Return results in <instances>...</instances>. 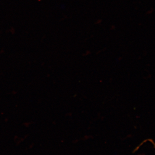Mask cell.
<instances>
[{"instance_id":"6da1fadb","label":"cell","mask_w":155,"mask_h":155,"mask_svg":"<svg viewBox=\"0 0 155 155\" xmlns=\"http://www.w3.org/2000/svg\"><path fill=\"white\" fill-rule=\"evenodd\" d=\"M154 144V147H155V144Z\"/></svg>"}]
</instances>
